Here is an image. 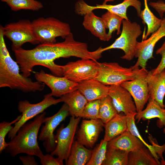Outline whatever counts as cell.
<instances>
[{"instance_id":"obj_20","label":"cell","mask_w":165,"mask_h":165,"mask_svg":"<svg viewBox=\"0 0 165 165\" xmlns=\"http://www.w3.org/2000/svg\"><path fill=\"white\" fill-rule=\"evenodd\" d=\"M144 145L139 138L126 130L108 141L107 148L119 149L129 152L140 148Z\"/></svg>"},{"instance_id":"obj_18","label":"cell","mask_w":165,"mask_h":165,"mask_svg":"<svg viewBox=\"0 0 165 165\" xmlns=\"http://www.w3.org/2000/svg\"><path fill=\"white\" fill-rule=\"evenodd\" d=\"M149 98L156 101L162 108H165L163 100L165 95V69L153 75L148 72L146 77Z\"/></svg>"},{"instance_id":"obj_22","label":"cell","mask_w":165,"mask_h":165,"mask_svg":"<svg viewBox=\"0 0 165 165\" xmlns=\"http://www.w3.org/2000/svg\"><path fill=\"white\" fill-rule=\"evenodd\" d=\"M82 25L86 30L102 41H107L105 24L101 17L96 16L93 11L87 12L84 15Z\"/></svg>"},{"instance_id":"obj_4","label":"cell","mask_w":165,"mask_h":165,"mask_svg":"<svg viewBox=\"0 0 165 165\" xmlns=\"http://www.w3.org/2000/svg\"><path fill=\"white\" fill-rule=\"evenodd\" d=\"M31 22L35 37L40 44L56 42L57 37L64 39L71 33L68 24L53 17H40Z\"/></svg>"},{"instance_id":"obj_25","label":"cell","mask_w":165,"mask_h":165,"mask_svg":"<svg viewBox=\"0 0 165 165\" xmlns=\"http://www.w3.org/2000/svg\"><path fill=\"white\" fill-rule=\"evenodd\" d=\"M92 152L76 140L74 141L66 165H86L90 159Z\"/></svg>"},{"instance_id":"obj_38","label":"cell","mask_w":165,"mask_h":165,"mask_svg":"<svg viewBox=\"0 0 165 165\" xmlns=\"http://www.w3.org/2000/svg\"><path fill=\"white\" fill-rule=\"evenodd\" d=\"M149 5L157 12L161 18H163L165 13L164 2L162 0H159L156 2H150Z\"/></svg>"},{"instance_id":"obj_33","label":"cell","mask_w":165,"mask_h":165,"mask_svg":"<svg viewBox=\"0 0 165 165\" xmlns=\"http://www.w3.org/2000/svg\"><path fill=\"white\" fill-rule=\"evenodd\" d=\"M137 112L127 115V130L132 134L139 138L144 145L150 150L157 162L159 157L156 154L152 145L148 144L141 136L135 124V116Z\"/></svg>"},{"instance_id":"obj_35","label":"cell","mask_w":165,"mask_h":165,"mask_svg":"<svg viewBox=\"0 0 165 165\" xmlns=\"http://www.w3.org/2000/svg\"><path fill=\"white\" fill-rule=\"evenodd\" d=\"M101 100L88 102L85 107L82 118L88 119H99Z\"/></svg>"},{"instance_id":"obj_32","label":"cell","mask_w":165,"mask_h":165,"mask_svg":"<svg viewBox=\"0 0 165 165\" xmlns=\"http://www.w3.org/2000/svg\"><path fill=\"white\" fill-rule=\"evenodd\" d=\"M108 141L104 139L92 150L91 157L86 165H102L105 157Z\"/></svg>"},{"instance_id":"obj_2","label":"cell","mask_w":165,"mask_h":165,"mask_svg":"<svg viewBox=\"0 0 165 165\" xmlns=\"http://www.w3.org/2000/svg\"><path fill=\"white\" fill-rule=\"evenodd\" d=\"M46 115V113L43 112L35 116L33 120L23 124L15 137L8 142L5 152L13 157L23 153L39 158L41 157L43 154L38 145L37 138Z\"/></svg>"},{"instance_id":"obj_15","label":"cell","mask_w":165,"mask_h":165,"mask_svg":"<svg viewBox=\"0 0 165 165\" xmlns=\"http://www.w3.org/2000/svg\"><path fill=\"white\" fill-rule=\"evenodd\" d=\"M37 81L42 82L51 90L53 96L61 97L63 95L77 89L78 84L66 78L47 73L43 70L35 74Z\"/></svg>"},{"instance_id":"obj_40","label":"cell","mask_w":165,"mask_h":165,"mask_svg":"<svg viewBox=\"0 0 165 165\" xmlns=\"http://www.w3.org/2000/svg\"><path fill=\"white\" fill-rule=\"evenodd\" d=\"M115 0H104L103 2V4H106V3L108 2H112Z\"/></svg>"},{"instance_id":"obj_3","label":"cell","mask_w":165,"mask_h":165,"mask_svg":"<svg viewBox=\"0 0 165 165\" xmlns=\"http://www.w3.org/2000/svg\"><path fill=\"white\" fill-rule=\"evenodd\" d=\"M19 65L10 56L8 50L0 52V87H7L25 92L41 91L45 84L34 82L20 73Z\"/></svg>"},{"instance_id":"obj_5","label":"cell","mask_w":165,"mask_h":165,"mask_svg":"<svg viewBox=\"0 0 165 165\" xmlns=\"http://www.w3.org/2000/svg\"><path fill=\"white\" fill-rule=\"evenodd\" d=\"M122 24V31L120 36L111 45L105 48L99 47V51L102 53L112 49H120L124 53L121 58L130 61L135 57L138 42L137 39L142 31L140 25L135 22H131L129 20L124 19Z\"/></svg>"},{"instance_id":"obj_9","label":"cell","mask_w":165,"mask_h":165,"mask_svg":"<svg viewBox=\"0 0 165 165\" xmlns=\"http://www.w3.org/2000/svg\"><path fill=\"white\" fill-rule=\"evenodd\" d=\"M4 35L12 42V49L21 47L24 43H39L33 31L31 22L27 19L11 23L3 27Z\"/></svg>"},{"instance_id":"obj_8","label":"cell","mask_w":165,"mask_h":165,"mask_svg":"<svg viewBox=\"0 0 165 165\" xmlns=\"http://www.w3.org/2000/svg\"><path fill=\"white\" fill-rule=\"evenodd\" d=\"M63 76L77 83L95 79L98 72L99 62L89 59H81L61 65Z\"/></svg>"},{"instance_id":"obj_31","label":"cell","mask_w":165,"mask_h":165,"mask_svg":"<svg viewBox=\"0 0 165 165\" xmlns=\"http://www.w3.org/2000/svg\"><path fill=\"white\" fill-rule=\"evenodd\" d=\"M118 114L108 95L101 100L99 118L104 124Z\"/></svg>"},{"instance_id":"obj_17","label":"cell","mask_w":165,"mask_h":165,"mask_svg":"<svg viewBox=\"0 0 165 165\" xmlns=\"http://www.w3.org/2000/svg\"><path fill=\"white\" fill-rule=\"evenodd\" d=\"M108 95L118 113L123 112L127 115L137 112L130 93L120 85L110 86Z\"/></svg>"},{"instance_id":"obj_10","label":"cell","mask_w":165,"mask_h":165,"mask_svg":"<svg viewBox=\"0 0 165 165\" xmlns=\"http://www.w3.org/2000/svg\"><path fill=\"white\" fill-rule=\"evenodd\" d=\"M80 117L72 116L68 125L64 127L62 124L57 130L55 136L56 145L54 150L51 153L61 160L67 161L74 141L75 134Z\"/></svg>"},{"instance_id":"obj_30","label":"cell","mask_w":165,"mask_h":165,"mask_svg":"<svg viewBox=\"0 0 165 165\" xmlns=\"http://www.w3.org/2000/svg\"><path fill=\"white\" fill-rule=\"evenodd\" d=\"M5 2L14 11L21 10L38 11L43 7L41 2L36 0H6Z\"/></svg>"},{"instance_id":"obj_13","label":"cell","mask_w":165,"mask_h":165,"mask_svg":"<svg viewBox=\"0 0 165 165\" xmlns=\"http://www.w3.org/2000/svg\"><path fill=\"white\" fill-rule=\"evenodd\" d=\"M165 36V17L162 18V21L160 28L147 39L138 42L136 46L135 57L137 61L134 65V67L146 69L147 62L150 59L153 58V53L156 43Z\"/></svg>"},{"instance_id":"obj_41","label":"cell","mask_w":165,"mask_h":165,"mask_svg":"<svg viewBox=\"0 0 165 165\" xmlns=\"http://www.w3.org/2000/svg\"><path fill=\"white\" fill-rule=\"evenodd\" d=\"M6 0H1V1L4 2Z\"/></svg>"},{"instance_id":"obj_36","label":"cell","mask_w":165,"mask_h":165,"mask_svg":"<svg viewBox=\"0 0 165 165\" xmlns=\"http://www.w3.org/2000/svg\"><path fill=\"white\" fill-rule=\"evenodd\" d=\"M156 53L161 55V59L156 68L150 71L153 75L160 73L165 69V41L161 47L156 50Z\"/></svg>"},{"instance_id":"obj_34","label":"cell","mask_w":165,"mask_h":165,"mask_svg":"<svg viewBox=\"0 0 165 165\" xmlns=\"http://www.w3.org/2000/svg\"><path fill=\"white\" fill-rule=\"evenodd\" d=\"M21 115H20L12 122H9L3 121L0 123V153L5 149L8 145V142L5 141L6 135L8 134L12 129L13 127L12 125L17 122L21 118Z\"/></svg>"},{"instance_id":"obj_6","label":"cell","mask_w":165,"mask_h":165,"mask_svg":"<svg viewBox=\"0 0 165 165\" xmlns=\"http://www.w3.org/2000/svg\"><path fill=\"white\" fill-rule=\"evenodd\" d=\"M99 64V71L95 79L108 86L120 85L125 81L132 80L141 70L134 66L123 67L116 62H104Z\"/></svg>"},{"instance_id":"obj_27","label":"cell","mask_w":165,"mask_h":165,"mask_svg":"<svg viewBox=\"0 0 165 165\" xmlns=\"http://www.w3.org/2000/svg\"><path fill=\"white\" fill-rule=\"evenodd\" d=\"M144 2L145 8L141 10L140 17L146 24L147 30L142 40L147 39L148 36L156 31L160 27L162 21V18L156 17L150 10L148 5L147 0H144Z\"/></svg>"},{"instance_id":"obj_29","label":"cell","mask_w":165,"mask_h":165,"mask_svg":"<svg viewBox=\"0 0 165 165\" xmlns=\"http://www.w3.org/2000/svg\"><path fill=\"white\" fill-rule=\"evenodd\" d=\"M101 17L104 22L106 28L108 29L107 41L111 39L113 32L116 31L117 35L121 34L120 27L124 19L123 17L108 11L103 14Z\"/></svg>"},{"instance_id":"obj_16","label":"cell","mask_w":165,"mask_h":165,"mask_svg":"<svg viewBox=\"0 0 165 165\" xmlns=\"http://www.w3.org/2000/svg\"><path fill=\"white\" fill-rule=\"evenodd\" d=\"M104 126L99 119L83 120L78 131L76 141L86 148H92Z\"/></svg>"},{"instance_id":"obj_26","label":"cell","mask_w":165,"mask_h":165,"mask_svg":"<svg viewBox=\"0 0 165 165\" xmlns=\"http://www.w3.org/2000/svg\"><path fill=\"white\" fill-rule=\"evenodd\" d=\"M147 148L144 145L137 150L129 152L128 165H159L150 150Z\"/></svg>"},{"instance_id":"obj_14","label":"cell","mask_w":165,"mask_h":165,"mask_svg":"<svg viewBox=\"0 0 165 165\" xmlns=\"http://www.w3.org/2000/svg\"><path fill=\"white\" fill-rule=\"evenodd\" d=\"M130 6H133L135 8L140 17L141 3L139 0H124L122 2L116 5L97 4L94 6L89 5L83 0H80L76 4V10L78 14L84 15L87 12L95 9H105L119 16L124 19L129 20L127 12V8Z\"/></svg>"},{"instance_id":"obj_21","label":"cell","mask_w":165,"mask_h":165,"mask_svg":"<svg viewBox=\"0 0 165 165\" xmlns=\"http://www.w3.org/2000/svg\"><path fill=\"white\" fill-rule=\"evenodd\" d=\"M62 102L68 106L69 115L75 117L82 118L85 106L88 101L78 89L61 96Z\"/></svg>"},{"instance_id":"obj_39","label":"cell","mask_w":165,"mask_h":165,"mask_svg":"<svg viewBox=\"0 0 165 165\" xmlns=\"http://www.w3.org/2000/svg\"><path fill=\"white\" fill-rule=\"evenodd\" d=\"M34 156L28 155L26 156H20L19 159L24 165H38Z\"/></svg>"},{"instance_id":"obj_19","label":"cell","mask_w":165,"mask_h":165,"mask_svg":"<svg viewBox=\"0 0 165 165\" xmlns=\"http://www.w3.org/2000/svg\"><path fill=\"white\" fill-rule=\"evenodd\" d=\"M109 86L95 79L78 83L77 89L85 97L88 102L101 100L108 95Z\"/></svg>"},{"instance_id":"obj_11","label":"cell","mask_w":165,"mask_h":165,"mask_svg":"<svg viewBox=\"0 0 165 165\" xmlns=\"http://www.w3.org/2000/svg\"><path fill=\"white\" fill-rule=\"evenodd\" d=\"M69 115L68 106L64 103L57 113L51 116L44 118L43 123L44 124L42 127L38 137L39 141H43V145L47 152L51 153L55 149L56 140L54 131Z\"/></svg>"},{"instance_id":"obj_12","label":"cell","mask_w":165,"mask_h":165,"mask_svg":"<svg viewBox=\"0 0 165 165\" xmlns=\"http://www.w3.org/2000/svg\"><path fill=\"white\" fill-rule=\"evenodd\" d=\"M148 72L146 69L141 68L140 72L134 79L125 81L120 84L131 95L135 103L137 112L144 109L145 105L149 98L146 81Z\"/></svg>"},{"instance_id":"obj_23","label":"cell","mask_w":165,"mask_h":165,"mask_svg":"<svg viewBox=\"0 0 165 165\" xmlns=\"http://www.w3.org/2000/svg\"><path fill=\"white\" fill-rule=\"evenodd\" d=\"M146 108L137 112L135 116L138 123L140 120L145 121L154 118L159 119L158 123L164 126L163 133L165 134V108H162L154 100L149 98Z\"/></svg>"},{"instance_id":"obj_37","label":"cell","mask_w":165,"mask_h":165,"mask_svg":"<svg viewBox=\"0 0 165 165\" xmlns=\"http://www.w3.org/2000/svg\"><path fill=\"white\" fill-rule=\"evenodd\" d=\"M40 163L42 165H63V161L58 157L55 158L51 154H44L40 158Z\"/></svg>"},{"instance_id":"obj_7","label":"cell","mask_w":165,"mask_h":165,"mask_svg":"<svg viewBox=\"0 0 165 165\" xmlns=\"http://www.w3.org/2000/svg\"><path fill=\"white\" fill-rule=\"evenodd\" d=\"M61 102L62 101L60 98L55 99L50 93L45 95L42 101L36 104H31L27 100L19 101L18 109V111L21 113V116L14 124V126L9 133L8 138L10 140L13 138L20 128L28 120L43 112L50 106Z\"/></svg>"},{"instance_id":"obj_28","label":"cell","mask_w":165,"mask_h":165,"mask_svg":"<svg viewBox=\"0 0 165 165\" xmlns=\"http://www.w3.org/2000/svg\"><path fill=\"white\" fill-rule=\"evenodd\" d=\"M128 152L107 148L105 158L102 165H128Z\"/></svg>"},{"instance_id":"obj_24","label":"cell","mask_w":165,"mask_h":165,"mask_svg":"<svg viewBox=\"0 0 165 165\" xmlns=\"http://www.w3.org/2000/svg\"><path fill=\"white\" fill-rule=\"evenodd\" d=\"M104 139L109 141L121 134L127 130V115L123 112L117 114L104 124Z\"/></svg>"},{"instance_id":"obj_1","label":"cell","mask_w":165,"mask_h":165,"mask_svg":"<svg viewBox=\"0 0 165 165\" xmlns=\"http://www.w3.org/2000/svg\"><path fill=\"white\" fill-rule=\"evenodd\" d=\"M12 50L22 74L28 77L31 75L33 67L37 65L44 66L54 75L61 76V65L55 63L56 59L71 57L91 59L93 56L87 44L75 40L72 32L62 42L40 44L31 50L21 47Z\"/></svg>"},{"instance_id":"obj_42","label":"cell","mask_w":165,"mask_h":165,"mask_svg":"<svg viewBox=\"0 0 165 165\" xmlns=\"http://www.w3.org/2000/svg\"><path fill=\"white\" fill-rule=\"evenodd\" d=\"M148 1H149V0H147Z\"/></svg>"}]
</instances>
